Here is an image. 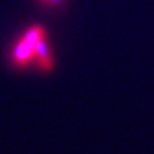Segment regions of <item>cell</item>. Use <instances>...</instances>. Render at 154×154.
Segmentation results:
<instances>
[{
	"label": "cell",
	"instance_id": "6da1fadb",
	"mask_svg": "<svg viewBox=\"0 0 154 154\" xmlns=\"http://www.w3.org/2000/svg\"><path fill=\"white\" fill-rule=\"evenodd\" d=\"M33 55H35V45H32L30 41H27L25 37H22L21 40L17 42V45L14 46L13 60L16 62L17 64L23 66V64H26Z\"/></svg>",
	"mask_w": 154,
	"mask_h": 154
},
{
	"label": "cell",
	"instance_id": "7a4b0ae2",
	"mask_svg": "<svg viewBox=\"0 0 154 154\" xmlns=\"http://www.w3.org/2000/svg\"><path fill=\"white\" fill-rule=\"evenodd\" d=\"M35 54L38 57V62H40V66L44 68L45 71H49L51 68V58L49 54V48H48L45 38L44 40H40L35 45Z\"/></svg>",
	"mask_w": 154,
	"mask_h": 154
},
{
	"label": "cell",
	"instance_id": "3957f363",
	"mask_svg": "<svg viewBox=\"0 0 154 154\" xmlns=\"http://www.w3.org/2000/svg\"><path fill=\"white\" fill-rule=\"evenodd\" d=\"M23 37L27 41H30L32 45H36L40 40H44L45 38V31L41 26H33L31 28H28Z\"/></svg>",
	"mask_w": 154,
	"mask_h": 154
},
{
	"label": "cell",
	"instance_id": "277c9868",
	"mask_svg": "<svg viewBox=\"0 0 154 154\" xmlns=\"http://www.w3.org/2000/svg\"><path fill=\"white\" fill-rule=\"evenodd\" d=\"M45 2H48V3H51V4H59V3L63 2V0H45Z\"/></svg>",
	"mask_w": 154,
	"mask_h": 154
}]
</instances>
